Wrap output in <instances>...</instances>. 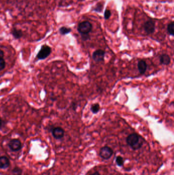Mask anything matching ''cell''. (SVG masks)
<instances>
[{
	"label": "cell",
	"instance_id": "cell-1",
	"mask_svg": "<svg viewBox=\"0 0 174 175\" xmlns=\"http://www.w3.org/2000/svg\"><path fill=\"white\" fill-rule=\"evenodd\" d=\"M127 145L133 150H138L143 145V139L142 137L136 133L130 134L126 139Z\"/></svg>",
	"mask_w": 174,
	"mask_h": 175
},
{
	"label": "cell",
	"instance_id": "cell-2",
	"mask_svg": "<svg viewBox=\"0 0 174 175\" xmlns=\"http://www.w3.org/2000/svg\"><path fill=\"white\" fill-rule=\"evenodd\" d=\"M91 29L92 25L87 21L81 22L78 26V31L81 35L88 34L91 31Z\"/></svg>",
	"mask_w": 174,
	"mask_h": 175
},
{
	"label": "cell",
	"instance_id": "cell-3",
	"mask_svg": "<svg viewBox=\"0 0 174 175\" xmlns=\"http://www.w3.org/2000/svg\"><path fill=\"white\" fill-rule=\"evenodd\" d=\"M51 53V48L49 46L44 45L42 46L41 49L39 50L38 54L37 55V57L39 59H44L49 56Z\"/></svg>",
	"mask_w": 174,
	"mask_h": 175
},
{
	"label": "cell",
	"instance_id": "cell-4",
	"mask_svg": "<svg viewBox=\"0 0 174 175\" xmlns=\"http://www.w3.org/2000/svg\"><path fill=\"white\" fill-rule=\"evenodd\" d=\"M113 154V151L111 147L105 146L101 148L99 153V155L102 159L107 160L111 157Z\"/></svg>",
	"mask_w": 174,
	"mask_h": 175
},
{
	"label": "cell",
	"instance_id": "cell-5",
	"mask_svg": "<svg viewBox=\"0 0 174 175\" xmlns=\"http://www.w3.org/2000/svg\"><path fill=\"white\" fill-rule=\"evenodd\" d=\"M8 147L11 151H19L22 149V143L19 139H13L9 142Z\"/></svg>",
	"mask_w": 174,
	"mask_h": 175
},
{
	"label": "cell",
	"instance_id": "cell-6",
	"mask_svg": "<svg viewBox=\"0 0 174 175\" xmlns=\"http://www.w3.org/2000/svg\"><path fill=\"white\" fill-rule=\"evenodd\" d=\"M105 52L103 50L98 49L96 50L93 53V59L97 63L101 62L104 60Z\"/></svg>",
	"mask_w": 174,
	"mask_h": 175
},
{
	"label": "cell",
	"instance_id": "cell-7",
	"mask_svg": "<svg viewBox=\"0 0 174 175\" xmlns=\"http://www.w3.org/2000/svg\"><path fill=\"white\" fill-rule=\"evenodd\" d=\"M144 28L146 33L148 35H151L154 33L155 30V24L152 21H148L144 23Z\"/></svg>",
	"mask_w": 174,
	"mask_h": 175
},
{
	"label": "cell",
	"instance_id": "cell-8",
	"mask_svg": "<svg viewBox=\"0 0 174 175\" xmlns=\"http://www.w3.org/2000/svg\"><path fill=\"white\" fill-rule=\"evenodd\" d=\"M52 135L56 139H60L63 138L65 135V131L63 128L60 127H56L52 130Z\"/></svg>",
	"mask_w": 174,
	"mask_h": 175
},
{
	"label": "cell",
	"instance_id": "cell-9",
	"mask_svg": "<svg viewBox=\"0 0 174 175\" xmlns=\"http://www.w3.org/2000/svg\"><path fill=\"white\" fill-rule=\"evenodd\" d=\"M10 165V162L8 158L6 156L0 157V169H5L8 168Z\"/></svg>",
	"mask_w": 174,
	"mask_h": 175
},
{
	"label": "cell",
	"instance_id": "cell-10",
	"mask_svg": "<svg viewBox=\"0 0 174 175\" xmlns=\"http://www.w3.org/2000/svg\"><path fill=\"white\" fill-rule=\"evenodd\" d=\"M138 68L140 73L144 74L146 72L147 69V64L146 62L144 60H140L138 62Z\"/></svg>",
	"mask_w": 174,
	"mask_h": 175
},
{
	"label": "cell",
	"instance_id": "cell-11",
	"mask_svg": "<svg viewBox=\"0 0 174 175\" xmlns=\"http://www.w3.org/2000/svg\"><path fill=\"white\" fill-rule=\"evenodd\" d=\"M160 62L164 65H168L171 63L170 56L166 54H163L160 56Z\"/></svg>",
	"mask_w": 174,
	"mask_h": 175
},
{
	"label": "cell",
	"instance_id": "cell-12",
	"mask_svg": "<svg viewBox=\"0 0 174 175\" xmlns=\"http://www.w3.org/2000/svg\"><path fill=\"white\" fill-rule=\"evenodd\" d=\"M11 33H12V35L13 37H15V39H20L23 36V33H22V31L17 29L15 28H14L12 29Z\"/></svg>",
	"mask_w": 174,
	"mask_h": 175
},
{
	"label": "cell",
	"instance_id": "cell-13",
	"mask_svg": "<svg viewBox=\"0 0 174 175\" xmlns=\"http://www.w3.org/2000/svg\"><path fill=\"white\" fill-rule=\"evenodd\" d=\"M72 29L66 27H62L59 29V33L61 35H65L71 33Z\"/></svg>",
	"mask_w": 174,
	"mask_h": 175
},
{
	"label": "cell",
	"instance_id": "cell-14",
	"mask_svg": "<svg viewBox=\"0 0 174 175\" xmlns=\"http://www.w3.org/2000/svg\"><path fill=\"white\" fill-rule=\"evenodd\" d=\"M100 105L98 104H94L90 107V111L94 114H97L100 110Z\"/></svg>",
	"mask_w": 174,
	"mask_h": 175
},
{
	"label": "cell",
	"instance_id": "cell-15",
	"mask_svg": "<svg viewBox=\"0 0 174 175\" xmlns=\"http://www.w3.org/2000/svg\"><path fill=\"white\" fill-rule=\"evenodd\" d=\"M168 32L169 35L174 36V22H172L168 25Z\"/></svg>",
	"mask_w": 174,
	"mask_h": 175
},
{
	"label": "cell",
	"instance_id": "cell-16",
	"mask_svg": "<svg viewBox=\"0 0 174 175\" xmlns=\"http://www.w3.org/2000/svg\"><path fill=\"white\" fill-rule=\"evenodd\" d=\"M116 162L117 165L118 167H122L124 163V158H122V156H118L116 157Z\"/></svg>",
	"mask_w": 174,
	"mask_h": 175
},
{
	"label": "cell",
	"instance_id": "cell-17",
	"mask_svg": "<svg viewBox=\"0 0 174 175\" xmlns=\"http://www.w3.org/2000/svg\"><path fill=\"white\" fill-rule=\"evenodd\" d=\"M11 172L12 175H22L23 171L22 169L19 168V167H15L12 170Z\"/></svg>",
	"mask_w": 174,
	"mask_h": 175
},
{
	"label": "cell",
	"instance_id": "cell-18",
	"mask_svg": "<svg viewBox=\"0 0 174 175\" xmlns=\"http://www.w3.org/2000/svg\"><path fill=\"white\" fill-rule=\"evenodd\" d=\"M111 15V11L108 9H106L105 12H104V19H108L110 17Z\"/></svg>",
	"mask_w": 174,
	"mask_h": 175
},
{
	"label": "cell",
	"instance_id": "cell-19",
	"mask_svg": "<svg viewBox=\"0 0 174 175\" xmlns=\"http://www.w3.org/2000/svg\"><path fill=\"white\" fill-rule=\"evenodd\" d=\"M102 9H103V6L102 5V4L101 3H98L97 5H96V7L94 9V10L97 11L98 12H100L102 11Z\"/></svg>",
	"mask_w": 174,
	"mask_h": 175
},
{
	"label": "cell",
	"instance_id": "cell-20",
	"mask_svg": "<svg viewBox=\"0 0 174 175\" xmlns=\"http://www.w3.org/2000/svg\"><path fill=\"white\" fill-rule=\"evenodd\" d=\"M5 65H6V63L4 60L3 58H1L0 59V71L4 69Z\"/></svg>",
	"mask_w": 174,
	"mask_h": 175
},
{
	"label": "cell",
	"instance_id": "cell-21",
	"mask_svg": "<svg viewBox=\"0 0 174 175\" xmlns=\"http://www.w3.org/2000/svg\"><path fill=\"white\" fill-rule=\"evenodd\" d=\"M89 35L88 34H84L82 35V39L83 41H87L88 39H89Z\"/></svg>",
	"mask_w": 174,
	"mask_h": 175
},
{
	"label": "cell",
	"instance_id": "cell-22",
	"mask_svg": "<svg viewBox=\"0 0 174 175\" xmlns=\"http://www.w3.org/2000/svg\"><path fill=\"white\" fill-rule=\"evenodd\" d=\"M4 57V52L2 50H0V59L3 58Z\"/></svg>",
	"mask_w": 174,
	"mask_h": 175
},
{
	"label": "cell",
	"instance_id": "cell-23",
	"mask_svg": "<svg viewBox=\"0 0 174 175\" xmlns=\"http://www.w3.org/2000/svg\"><path fill=\"white\" fill-rule=\"evenodd\" d=\"M89 175H100L98 172H95V173H91Z\"/></svg>",
	"mask_w": 174,
	"mask_h": 175
},
{
	"label": "cell",
	"instance_id": "cell-24",
	"mask_svg": "<svg viewBox=\"0 0 174 175\" xmlns=\"http://www.w3.org/2000/svg\"><path fill=\"white\" fill-rule=\"evenodd\" d=\"M1 125H2V120L0 118V128H1Z\"/></svg>",
	"mask_w": 174,
	"mask_h": 175
}]
</instances>
